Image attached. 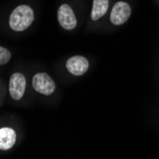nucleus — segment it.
Wrapping results in <instances>:
<instances>
[{"instance_id": "1a4fd4ad", "label": "nucleus", "mask_w": 159, "mask_h": 159, "mask_svg": "<svg viewBox=\"0 0 159 159\" xmlns=\"http://www.w3.org/2000/svg\"><path fill=\"white\" fill-rule=\"evenodd\" d=\"M11 59V52L0 46V65H4V64H7Z\"/></svg>"}, {"instance_id": "6e6552de", "label": "nucleus", "mask_w": 159, "mask_h": 159, "mask_svg": "<svg viewBox=\"0 0 159 159\" xmlns=\"http://www.w3.org/2000/svg\"><path fill=\"white\" fill-rule=\"evenodd\" d=\"M109 8V0H93L92 10V19L98 20L107 12Z\"/></svg>"}, {"instance_id": "0eeeda50", "label": "nucleus", "mask_w": 159, "mask_h": 159, "mask_svg": "<svg viewBox=\"0 0 159 159\" xmlns=\"http://www.w3.org/2000/svg\"><path fill=\"white\" fill-rule=\"evenodd\" d=\"M16 134L11 128L0 129V150L7 151L16 143Z\"/></svg>"}, {"instance_id": "39448f33", "label": "nucleus", "mask_w": 159, "mask_h": 159, "mask_svg": "<svg viewBox=\"0 0 159 159\" xmlns=\"http://www.w3.org/2000/svg\"><path fill=\"white\" fill-rule=\"evenodd\" d=\"M26 89L25 76L20 73L13 74L10 79V94L14 100H19L22 98Z\"/></svg>"}, {"instance_id": "f03ea898", "label": "nucleus", "mask_w": 159, "mask_h": 159, "mask_svg": "<svg viewBox=\"0 0 159 159\" xmlns=\"http://www.w3.org/2000/svg\"><path fill=\"white\" fill-rule=\"evenodd\" d=\"M33 87L37 93H40L45 95L52 94L55 89L54 82L45 73H39L34 76Z\"/></svg>"}, {"instance_id": "423d86ee", "label": "nucleus", "mask_w": 159, "mask_h": 159, "mask_svg": "<svg viewBox=\"0 0 159 159\" xmlns=\"http://www.w3.org/2000/svg\"><path fill=\"white\" fill-rule=\"evenodd\" d=\"M66 67L71 75H82L89 69V61L83 56L75 55L68 59Z\"/></svg>"}, {"instance_id": "20e7f679", "label": "nucleus", "mask_w": 159, "mask_h": 159, "mask_svg": "<svg viewBox=\"0 0 159 159\" xmlns=\"http://www.w3.org/2000/svg\"><path fill=\"white\" fill-rule=\"evenodd\" d=\"M131 7L126 2L119 1L113 5L111 12V21L114 25H122L131 16Z\"/></svg>"}, {"instance_id": "7ed1b4c3", "label": "nucleus", "mask_w": 159, "mask_h": 159, "mask_svg": "<svg viewBox=\"0 0 159 159\" xmlns=\"http://www.w3.org/2000/svg\"><path fill=\"white\" fill-rule=\"evenodd\" d=\"M57 19L65 30H73L77 25L75 12L68 4H63L59 7L57 11Z\"/></svg>"}, {"instance_id": "f257e3e1", "label": "nucleus", "mask_w": 159, "mask_h": 159, "mask_svg": "<svg viewBox=\"0 0 159 159\" xmlns=\"http://www.w3.org/2000/svg\"><path fill=\"white\" fill-rule=\"evenodd\" d=\"M34 11L27 5H20L16 8L10 16V27L16 32H22L29 28L34 21Z\"/></svg>"}]
</instances>
